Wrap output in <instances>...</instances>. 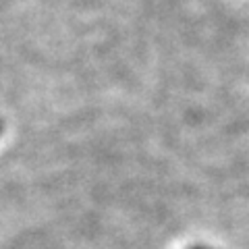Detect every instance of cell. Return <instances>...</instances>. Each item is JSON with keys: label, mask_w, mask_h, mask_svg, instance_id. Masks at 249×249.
I'll list each match as a JSON object with an SVG mask.
<instances>
[{"label": "cell", "mask_w": 249, "mask_h": 249, "mask_svg": "<svg viewBox=\"0 0 249 249\" xmlns=\"http://www.w3.org/2000/svg\"><path fill=\"white\" fill-rule=\"evenodd\" d=\"M191 249H208V247H199V245H197V247H191Z\"/></svg>", "instance_id": "obj_1"}, {"label": "cell", "mask_w": 249, "mask_h": 249, "mask_svg": "<svg viewBox=\"0 0 249 249\" xmlns=\"http://www.w3.org/2000/svg\"><path fill=\"white\" fill-rule=\"evenodd\" d=\"M0 133H2V123H0Z\"/></svg>", "instance_id": "obj_2"}]
</instances>
